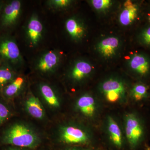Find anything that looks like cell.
<instances>
[{"mask_svg": "<svg viewBox=\"0 0 150 150\" xmlns=\"http://www.w3.org/2000/svg\"><path fill=\"white\" fill-rule=\"evenodd\" d=\"M125 133L131 147L135 149L142 144L147 135L145 120L137 112L128 113L125 120Z\"/></svg>", "mask_w": 150, "mask_h": 150, "instance_id": "1", "label": "cell"}, {"mask_svg": "<svg viewBox=\"0 0 150 150\" xmlns=\"http://www.w3.org/2000/svg\"><path fill=\"white\" fill-rule=\"evenodd\" d=\"M4 142L9 144L21 147L33 148L38 143L36 134L27 126L16 124L7 132Z\"/></svg>", "mask_w": 150, "mask_h": 150, "instance_id": "2", "label": "cell"}, {"mask_svg": "<svg viewBox=\"0 0 150 150\" xmlns=\"http://www.w3.org/2000/svg\"><path fill=\"white\" fill-rule=\"evenodd\" d=\"M100 89L104 97L109 102H119L126 97V86L122 81L117 78H110L105 81L101 84Z\"/></svg>", "mask_w": 150, "mask_h": 150, "instance_id": "3", "label": "cell"}, {"mask_svg": "<svg viewBox=\"0 0 150 150\" xmlns=\"http://www.w3.org/2000/svg\"><path fill=\"white\" fill-rule=\"evenodd\" d=\"M0 57L13 64L22 62L19 48L16 42L11 38H4L0 41Z\"/></svg>", "mask_w": 150, "mask_h": 150, "instance_id": "4", "label": "cell"}, {"mask_svg": "<svg viewBox=\"0 0 150 150\" xmlns=\"http://www.w3.org/2000/svg\"><path fill=\"white\" fill-rule=\"evenodd\" d=\"M61 137L64 142L69 144H83L89 140L87 133L82 129L73 126L63 127Z\"/></svg>", "mask_w": 150, "mask_h": 150, "instance_id": "5", "label": "cell"}, {"mask_svg": "<svg viewBox=\"0 0 150 150\" xmlns=\"http://www.w3.org/2000/svg\"><path fill=\"white\" fill-rule=\"evenodd\" d=\"M61 62L60 54L54 50L47 51L38 60L36 69L42 73L53 71L56 69Z\"/></svg>", "mask_w": 150, "mask_h": 150, "instance_id": "6", "label": "cell"}, {"mask_svg": "<svg viewBox=\"0 0 150 150\" xmlns=\"http://www.w3.org/2000/svg\"><path fill=\"white\" fill-rule=\"evenodd\" d=\"M43 25L36 14L32 15L28 23L26 36L32 46H37L41 40L43 32Z\"/></svg>", "mask_w": 150, "mask_h": 150, "instance_id": "7", "label": "cell"}, {"mask_svg": "<svg viewBox=\"0 0 150 150\" xmlns=\"http://www.w3.org/2000/svg\"><path fill=\"white\" fill-rule=\"evenodd\" d=\"M21 11L20 1H12L4 8L2 17V23L4 26H10L16 23Z\"/></svg>", "mask_w": 150, "mask_h": 150, "instance_id": "8", "label": "cell"}, {"mask_svg": "<svg viewBox=\"0 0 150 150\" xmlns=\"http://www.w3.org/2000/svg\"><path fill=\"white\" fill-rule=\"evenodd\" d=\"M120 46V41L118 38L110 36L100 41L97 46V50L102 57L110 58L115 56Z\"/></svg>", "mask_w": 150, "mask_h": 150, "instance_id": "9", "label": "cell"}, {"mask_svg": "<svg viewBox=\"0 0 150 150\" xmlns=\"http://www.w3.org/2000/svg\"><path fill=\"white\" fill-rule=\"evenodd\" d=\"M93 70V67L90 63L85 60H78L71 68L69 76L73 80L80 81L88 76Z\"/></svg>", "mask_w": 150, "mask_h": 150, "instance_id": "10", "label": "cell"}, {"mask_svg": "<svg viewBox=\"0 0 150 150\" xmlns=\"http://www.w3.org/2000/svg\"><path fill=\"white\" fill-rule=\"evenodd\" d=\"M129 65L131 70L142 76H146L150 71L149 62L142 54H133L129 59Z\"/></svg>", "mask_w": 150, "mask_h": 150, "instance_id": "11", "label": "cell"}, {"mask_svg": "<svg viewBox=\"0 0 150 150\" xmlns=\"http://www.w3.org/2000/svg\"><path fill=\"white\" fill-rule=\"evenodd\" d=\"M65 26L67 33L75 41H79L85 35L86 29L84 25L76 18L68 19L65 22Z\"/></svg>", "mask_w": 150, "mask_h": 150, "instance_id": "12", "label": "cell"}, {"mask_svg": "<svg viewBox=\"0 0 150 150\" xmlns=\"http://www.w3.org/2000/svg\"><path fill=\"white\" fill-rule=\"evenodd\" d=\"M138 8L137 5L130 1L124 3L123 8L119 17V21L123 26L131 25L137 18Z\"/></svg>", "mask_w": 150, "mask_h": 150, "instance_id": "13", "label": "cell"}, {"mask_svg": "<svg viewBox=\"0 0 150 150\" xmlns=\"http://www.w3.org/2000/svg\"><path fill=\"white\" fill-rule=\"evenodd\" d=\"M77 107L84 115L87 117H92L94 115L96 109L95 100L91 95L86 94L78 99Z\"/></svg>", "mask_w": 150, "mask_h": 150, "instance_id": "14", "label": "cell"}, {"mask_svg": "<svg viewBox=\"0 0 150 150\" xmlns=\"http://www.w3.org/2000/svg\"><path fill=\"white\" fill-rule=\"evenodd\" d=\"M107 128L110 139L113 144L117 147H121L123 137L121 129L116 121L110 116L108 118Z\"/></svg>", "mask_w": 150, "mask_h": 150, "instance_id": "15", "label": "cell"}, {"mask_svg": "<svg viewBox=\"0 0 150 150\" xmlns=\"http://www.w3.org/2000/svg\"><path fill=\"white\" fill-rule=\"evenodd\" d=\"M26 108L30 115L37 119H42L45 112L40 100L36 97L31 96L26 101Z\"/></svg>", "mask_w": 150, "mask_h": 150, "instance_id": "16", "label": "cell"}, {"mask_svg": "<svg viewBox=\"0 0 150 150\" xmlns=\"http://www.w3.org/2000/svg\"><path fill=\"white\" fill-rule=\"evenodd\" d=\"M39 89L41 95L48 105L54 108L59 107L60 102L59 98L50 86L46 84H42L40 85Z\"/></svg>", "mask_w": 150, "mask_h": 150, "instance_id": "17", "label": "cell"}, {"mask_svg": "<svg viewBox=\"0 0 150 150\" xmlns=\"http://www.w3.org/2000/svg\"><path fill=\"white\" fill-rule=\"evenodd\" d=\"M149 87L142 83L136 84L131 90L132 98L136 102L139 103L148 99L149 96Z\"/></svg>", "mask_w": 150, "mask_h": 150, "instance_id": "18", "label": "cell"}, {"mask_svg": "<svg viewBox=\"0 0 150 150\" xmlns=\"http://www.w3.org/2000/svg\"><path fill=\"white\" fill-rule=\"evenodd\" d=\"M24 83V78L21 76L18 77L7 86L4 91L5 94L8 97L16 95L22 88Z\"/></svg>", "mask_w": 150, "mask_h": 150, "instance_id": "19", "label": "cell"}, {"mask_svg": "<svg viewBox=\"0 0 150 150\" xmlns=\"http://www.w3.org/2000/svg\"><path fill=\"white\" fill-rule=\"evenodd\" d=\"M14 74L12 71L6 68H0V86H2L13 80Z\"/></svg>", "mask_w": 150, "mask_h": 150, "instance_id": "20", "label": "cell"}, {"mask_svg": "<svg viewBox=\"0 0 150 150\" xmlns=\"http://www.w3.org/2000/svg\"><path fill=\"white\" fill-rule=\"evenodd\" d=\"M91 2L94 8L99 11L107 10L112 4V2L110 0H92Z\"/></svg>", "mask_w": 150, "mask_h": 150, "instance_id": "21", "label": "cell"}, {"mask_svg": "<svg viewBox=\"0 0 150 150\" xmlns=\"http://www.w3.org/2000/svg\"><path fill=\"white\" fill-rule=\"evenodd\" d=\"M71 2L69 0H51L48 1V4L52 8L61 9L69 6Z\"/></svg>", "mask_w": 150, "mask_h": 150, "instance_id": "22", "label": "cell"}, {"mask_svg": "<svg viewBox=\"0 0 150 150\" xmlns=\"http://www.w3.org/2000/svg\"><path fill=\"white\" fill-rule=\"evenodd\" d=\"M9 111L5 105L0 103V123H2L8 117Z\"/></svg>", "mask_w": 150, "mask_h": 150, "instance_id": "23", "label": "cell"}, {"mask_svg": "<svg viewBox=\"0 0 150 150\" xmlns=\"http://www.w3.org/2000/svg\"><path fill=\"white\" fill-rule=\"evenodd\" d=\"M142 38L144 43L147 45H150V26L142 33Z\"/></svg>", "mask_w": 150, "mask_h": 150, "instance_id": "24", "label": "cell"}, {"mask_svg": "<svg viewBox=\"0 0 150 150\" xmlns=\"http://www.w3.org/2000/svg\"><path fill=\"white\" fill-rule=\"evenodd\" d=\"M146 150H150V146H147Z\"/></svg>", "mask_w": 150, "mask_h": 150, "instance_id": "25", "label": "cell"}, {"mask_svg": "<svg viewBox=\"0 0 150 150\" xmlns=\"http://www.w3.org/2000/svg\"><path fill=\"white\" fill-rule=\"evenodd\" d=\"M149 22H150V15H149Z\"/></svg>", "mask_w": 150, "mask_h": 150, "instance_id": "26", "label": "cell"}]
</instances>
